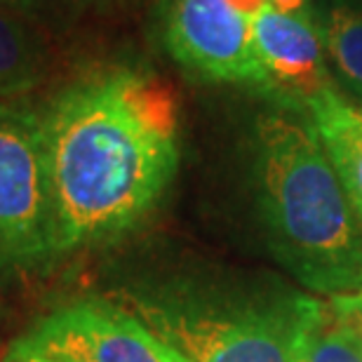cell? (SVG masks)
Returning a JSON list of instances; mask_svg holds the SVG:
<instances>
[{"instance_id":"1","label":"cell","mask_w":362,"mask_h":362,"mask_svg":"<svg viewBox=\"0 0 362 362\" xmlns=\"http://www.w3.org/2000/svg\"><path fill=\"white\" fill-rule=\"evenodd\" d=\"M40 127L54 257L132 230L179 170L177 90L141 64L78 76L40 106Z\"/></svg>"},{"instance_id":"2","label":"cell","mask_w":362,"mask_h":362,"mask_svg":"<svg viewBox=\"0 0 362 362\" xmlns=\"http://www.w3.org/2000/svg\"><path fill=\"white\" fill-rule=\"evenodd\" d=\"M255 179L269 245L301 287L362 294V230L313 125L275 111L257 120Z\"/></svg>"},{"instance_id":"3","label":"cell","mask_w":362,"mask_h":362,"mask_svg":"<svg viewBox=\"0 0 362 362\" xmlns=\"http://www.w3.org/2000/svg\"><path fill=\"white\" fill-rule=\"evenodd\" d=\"M129 310L186 362H299L317 299L269 294L212 306L170 296H129Z\"/></svg>"},{"instance_id":"4","label":"cell","mask_w":362,"mask_h":362,"mask_svg":"<svg viewBox=\"0 0 362 362\" xmlns=\"http://www.w3.org/2000/svg\"><path fill=\"white\" fill-rule=\"evenodd\" d=\"M54 257L52 202L40 106L0 101V271H26Z\"/></svg>"},{"instance_id":"5","label":"cell","mask_w":362,"mask_h":362,"mask_svg":"<svg viewBox=\"0 0 362 362\" xmlns=\"http://www.w3.org/2000/svg\"><path fill=\"white\" fill-rule=\"evenodd\" d=\"M156 38L186 74L264 90L252 19L233 0H156Z\"/></svg>"},{"instance_id":"6","label":"cell","mask_w":362,"mask_h":362,"mask_svg":"<svg viewBox=\"0 0 362 362\" xmlns=\"http://www.w3.org/2000/svg\"><path fill=\"white\" fill-rule=\"evenodd\" d=\"M31 332L83 362H186L139 315L106 299L71 301Z\"/></svg>"},{"instance_id":"7","label":"cell","mask_w":362,"mask_h":362,"mask_svg":"<svg viewBox=\"0 0 362 362\" xmlns=\"http://www.w3.org/2000/svg\"><path fill=\"white\" fill-rule=\"evenodd\" d=\"M252 38L264 71L262 92L282 104L301 108L332 85L315 7L308 14H285L264 5L252 17Z\"/></svg>"},{"instance_id":"8","label":"cell","mask_w":362,"mask_h":362,"mask_svg":"<svg viewBox=\"0 0 362 362\" xmlns=\"http://www.w3.org/2000/svg\"><path fill=\"white\" fill-rule=\"evenodd\" d=\"M310 120L353 212L362 223V106L344 99L334 85L308 101Z\"/></svg>"},{"instance_id":"9","label":"cell","mask_w":362,"mask_h":362,"mask_svg":"<svg viewBox=\"0 0 362 362\" xmlns=\"http://www.w3.org/2000/svg\"><path fill=\"white\" fill-rule=\"evenodd\" d=\"M47 45L19 14L0 7V101L24 99L47 74Z\"/></svg>"},{"instance_id":"10","label":"cell","mask_w":362,"mask_h":362,"mask_svg":"<svg viewBox=\"0 0 362 362\" xmlns=\"http://www.w3.org/2000/svg\"><path fill=\"white\" fill-rule=\"evenodd\" d=\"M315 17L329 62L346 88L362 99V7L353 0H320Z\"/></svg>"},{"instance_id":"11","label":"cell","mask_w":362,"mask_h":362,"mask_svg":"<svg viewBox=\"0 0 362 362\" xmlns=\"http://www.w3.org/2000/svg\"><path fill=\"white\" fill-rule=\"evenodd\" d=\"M299 362H362L356 325L334 301H320L308 322Z\"/></svg>"},{"instance_id":"12","label":"cell","mask_w":362,"mask_h":362,"mask_svg":"<svg viewBox=\"0 0 362 362\" xmlns=\"http://www.w3.org/2000/svg\"><path fill=\"white\" fill-rule=\"evenodd\" d=\"M3 362H83V360L76 358L74 353L64 351L62 346L45 341L42 337L28 332V334L14 339L10 349L5 351Z\"/></svg>"},{"instance_id":"13","label":"cell","mask_w":362,"mask_h":362,"mask_svg":"<svg viewBox=\"0 0 362 362\" xmlns=\"http://www.w3.org/2000/svg\"><path fill=\"white\" fill-rule=\"evenodd\" d=\"M49 3H52V0H0V7L33 21L38 14L45 12V7Z\"/></svg>"},{"instance_id":"14","label":"cell","mask_w":362,"mask_h":362,"mask_svg":"<svg viewBox=\"0 0 362 362\" xmlns=\"http://www.w3.org/2000/svg\"><path fill=\"white\" fill-rule=\"evenodd\" d=\"M266 3L285 14H308L315 7L313 0H266Z\"/></svg>"},{"instance_id":"15","label":"cell","mask_w":362,"mask_h":362,"mask_svg":"<svg viewBox=\"0 0 362 362\" xmlns=\"http://www.w3.org/2000/svg\"><path fill=\"white\" fill-rule=\"evenodd\" d=\"M74 10H104V7H113L118 0H64Z\"/></svg>"},{"instance_id":"16","label":"cell","mask_w":362,"mask_h":362,"mask_svg":"<svg viewBox=\"0 0 362 362\" xmlns=\"http://www.w3.org/2000/svg\"><path fill=\"white\" fill-rule=\"evenodd\" d=\"M332 301H334L339 308H344V310H349V313L362 317V294H356V296H341V299H332Z\"/></svg>"},{"instance_id":"17","label":"cell","mask_w":362,"mask_h":362,"mask_svg":"<svg viewBox=\"0 0 362 362\" xmlns=\"http://www.w3.org/2000/svg\"><path fill=\"white\" fill-rule=\"evenodd\" d=\"M341 310H344V308H341ZM344 313L351 317L353 325H356V329H358V334H360V341H362V317H360V315H353V313H349V310H344Z\"/></svg>"},{"instance_id":"18","label":"cell","mask_w":362,"mask_h":362,"mask_svg":"<svg viewBox=\"0 0 362 362\" xmlns=\"http://www.w3.org/2000/svg\"><path fill=\"white\" fill-rule=\"evenodd\" d=\"M353 3H356V5H360V7H362V0H353Z\"/></svg>"}]
</instances>
